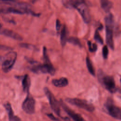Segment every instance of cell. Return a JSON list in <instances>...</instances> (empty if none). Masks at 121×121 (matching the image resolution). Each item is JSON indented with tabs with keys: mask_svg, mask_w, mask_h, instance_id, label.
Listing matches in <instances>:
<instances>
[{
	"mask_svg": "<svg viewBox=\"0 0 121 121\" xmlns=\"http://www.w3.org/2000/svg\"><path fill=\"white\" fill-rule=\"evenodd\" d=\"M106 29V42L109 47L114 49L113 40V29L114 25L113 17L111 13L108 14L104 18Z\"/></svg>",
	"mask_w": 121,
	"mask_h": 121,
	"instance_id": "obj_1",
	"label": "cell"
},
{
	"mask_svg": "<svg viewBox=\"0 0 121 121\" xmlns=\"http://www.w3.org/2000/svg\"><path fill=\"white\" fill-rule=\"evenodd\" d=\"M17 56L16 52H10L1 58V68L3 72L7 73L11 69L15 63Z\"/></svg>",
	"mask_w": 121,
	"mask_h": 121,
	"instance_id": "obj_2",
	"label": "cell"
},
{
	"mask_svg": "<svg viewBox=\"0 0 121 121\" xmlns=\"http://www.w3.org/2000/svg\"><path fill=\"white\" fill-rule=\"evenodd\" d=\"M98 78L102 85L111 93L116 91V86L113 78L110 76L105 75L103 71L99 70L98 72Z\"/></svg>",
	"mask_w": 121,
	"mask_h": 121,
	"instance_id": "obj_3",
	"label": "cell"
},
{
	"mask_svg": "<svg viewBox=\"0 0 121 121\" xmlns=\"http://www.w3.org/2000/svg\"><path fill=\"white\" fill-rule=\"evenodd\" d=\"M76 9L81 16L85 23L88 24L91 20V16L89 9L85 0H81L75 6Z\"/></svg>",
	"mask_w": 121,
	"mask_h": 121,
	"instance_id": "obj_4",
	"label": "cell"
},
{
	"mask_svg": "<svg viewBox=\"0 0 121 121\" xmlns=\"http://www.w3.org/2000/svg\"><path fill=\"white\" fill-rule=\"evenodd\" d=\"M66 101L71 104L74 105L88 112H93L95 109V107L92 104L84 100L78 98H69L66 99Z\"/></svg>",
	"mask_w": 121,
	"mask_h": 121,
	"instance_id": "obj_5",
	"label": "cell"
},
{
	"mask_svg": "<svg viewBox=\"0 0 121 121\" xmlns=\"http://www.w3.org/2000/svg\"><path fill=\"white\" fill-rule=\"evenodd\" d=\"M31 70L35 73H48L53 75L55 73V69L51 62H45V63L41 65H34L31 68Z\"/></svg>",
	"mask_w": 121,
	"mask_h": 121,
	"instance_id": "obj_6",
	"label": "cell"
},
{
	"mask_svg": "<svg viewBox=\"0 0 121 121\" xmlns=\"http://www.w3.org/2000/svg\"><path fill=\"white\" fill-rule=\"evenodd\" d=\"M44 91L45 94L48 99L50 106L52 110L58 116H60V108L59 102L57 101L53 95L48 89V88L45 87L44 88Z\"/></svg>",
	"mask_w": 121,
	"mask_h": 121,
	"instance_id": "obj_7",
	"label": "cell"
},
{
	"mask_svg": "<svg viewBox=\"0 0 121 121\" xmlns=\"http://www.w3.org/2000/svg\"><path fill=\"white\" fill-rule=\"evenodd\" d=\"M23 110L27 113L31 114L35 112V100L30 95H28L22 103Z\"/></svg>",
	"mask_w": 121,
	"mask_h": 121,
	"instance_id": "obj_8",
	"label": "cell"
},
{
	"mask_svg": "<svg viewBox=\"0 0 121 121\" xmlns=\"http://www.w3.org/2000/svg\"><path fill=\"white\" fill-rule=\"evenodd\" d=\"M106 108L109 114L112 117L121 120V109L114 105L111 101H108L106 104Z\"/></svg>",
	"mask_w": 121,
	"mask_h": 121,
	"instance_id": "obj_9",
	"label": "cell"
},
{
	"mask_svg": "<svg viewBox=\"0 0 121 121\" xmlns=\"http://www.w3.org/2000/svg\"><path fill=\"white\" fill-rule=\"evenodd\" d=\"M61 106L66 112L73 120L74 121H85L84 119L80 116V115L75 113L72 110L70 109L63 103H61Z\"/></svg>",
	"mask_w": 121,
	"mask_h": 121,
	"instance_id": "obj_10",
	"label": "cell"
},
{
	"mask_svg": "<svg viewBox=\"0 0 121 121\" xmlns=\"http://www.w3.org/2000/svg\"><path fill=\"white\" fill-rule=\"evenodd\" d=\"M0 34L6 36L13 38L15 40H17L18 41H21L23 40L22 37L21 35H20L19 34H18L17 33H16L15 32L12 30H11L8 29H1Z\"/></svg>",
	"mask_w": 121,
	"mask_h": 121,
	"instance_id": "obj_11",
	"label": "cell"
},
{
	"mask_svg": "<svg viewBox=\"0 0 121 121\" xmlns=\"http://www.w3.org/2000/svg\"><path fill=\"white\" fill-rule=\"evenodd\" d=\"M4 106L5 107L8 112L9 121H21V120L19 117L14 115L12 107L9 103L4 104Z\"/></svg>",
	"mask_w": 121,
	"mask_h": 121,
	"instance_id": "obj_12",
	"label": "cell"
},
{
	"mask_svg": "<svg viewBox=\"0 0 121 121\" xmlns=\"http://www.w3.org/2000/svg\"><path fill=\"white\" fill-rule=\"evenodd\" d=\"M30 79L29 76L27 74L25 75L22 80V85L23 91L25 92L28 93L29 90L30 86Z\"/></svg>",
	"mask_w": 121,
	"mask_h": 121,
	"instance_id": "obj_13",
	"label": "cell"
},
{
	"mask_svg": "<svg viewBox=\"0 0 121 121\" xmlns=\"http://www.w3.org/2000/svg\"><path fill=\"white\" fill-rule=\"evenodd\" d=\"M52 84L57 87H64L68 85V80L65 78H61L59 79H54L52 80Z\"/></svg>",
	"mask_w": 121,
	"mask_h": 121,
	"instance_id": "obj_14",
	"label": "cell"
},
{
	"mask_svg": "<svg viewBox=\"0 0 121 121\" xmlns=\"http://www.w3.org/2000/svg\"><path fill=\"white\" fill-rule=\"evenodd\" d=\"M67 35H68V30H67V27L65 26H64L60 32V38L61 44L62 46H65L67 41H68V39L67 38Z\"/></svg>",
	"mask_w": 121,
	"mask_h": 121,
	"instance_id": "obj_15",
	"label": "cell"
},
{
	"mask_svg": "<svg viewBox=\"0 0 121 121\" xmlns=\"http://www.w3.org/2000/svg\"><path fill=\"white\" fill-rule=\"evenodd\" d=\"M80 0H62V4L68 9H74L76 4Z\"/></svg>",
	"mask_w": 121,
	"mask_h": 121,
	"instance_id": "obj_16",
	"label": "cell"
},
{
	"mask_svg": "<svg viewBox=\"0 0 121 121\" xmlns=\"http://www.w3.org/2000/svg\"><path fill=\"white\" fill-rule=\"evenodd\" d=\"M100 5L102 9L105 12H108L112 7V3L109 0H100Z\"/></svg>",
	"mask_w": 121,
	"mask_h": 121,
	"instance_id": "obj_17",
	"label": "cell"
},
{
	"mask_svg": "<svg viewBox=\"0 0 121 121\" xmlns=\"http://www.w3.org/2000/svg\"><path fill=\"white\" fill-rule=\"evenodd\" d=\"M86 67L87 68V69H88L89 72H90V73L91 75L94 76L95 75L94 69L93 67V65L91 63V61L90 60L89 57H87L86 58Z\"/></svg>",
	"mask_w": 121,
	"mask_h": 121,
	"instance_id": "obj_18",
	"label": "cell"
},
{
	"mask_svg": "<svg viewBox=\"0 0 121 121\" xmlns=\"http://www.w3.org/2000/svg\"><path fill=\"white\" fill-rule=\"evenodd\" d=\"M68 42L69 43L74 44L75 45H78L79 46H81V44L79 39L75 37H70L68 39Z\"/></svg>",
	"mask_w": 121,
	"mask_h": 121,
	"instance_id": "obj_19",
	"label": "cell"
},
{
	"mask_svg": "<svg viewBox=\"0 0 121 121\" xmlns=\"http://www.w3.org/2000/svg\"><path fill=\"white\" fill-rule=\"evenodd\" d=\"M94 39L98 43H99L100 44H103V40L102 38L100 35H99L98 29L97 30H96V31L95 32V35H94Z\"/></svg>",
	"mask_w": 121,
	"mask_h": 121,
	"instance_id": "obj_20",
	"label": "cell"
},
{
	"mask_svg": "<svg viewBox=\"0 0 121 121\" xmlns=\"http://www.w3.org/2000/svg\"><path fill=\"white\" fill-rule=\"evenodd\" d=\"M89 50L91 52H94L97 49V45L95 43H92L91 42L88 41L87 43Z\"/></svg>",
	"mask_w": 121,
	"mask_h": 121,
	"instance_id": "obj_21",
	"label": "cell"
},
{
	"mask_svg": "<svg viewBox=\"0 0 121 121\" xmlns=\"http://www.w3.org/2000/svg\"><path fill=\"white\" fill-rule=\"evenodd\" d=\"M102 53H103V56L104 58L107 59L108 57V49L107 46L105 45L103 47V50H102Z\"/></svg>",
	"mask_w": 121,
	"mask_h": 121,
	"instance_id": "obj_22",
	"label": "cell"
},
{
	"mask_svg": "<svg viewBox=\"0 0 121 121\" xmlns=\"http://www.w3.org/2000/svg\"><path fill=\"white\" fill-rule=\"evenodd\" d=\"M19 45L21 47L23 48H26L27 49H33L35 48V46L33 45H31L30 44L28 43H22L19 44Z\"/></svg>",
	"mask_w": 121,
	"mask_h": 121,
	"instance_id": "obj_23",
	"label": "cell"
},
{
	"mask_svg": "<svg viewBox=\"0 0 121 121\" xmlns=\"http://www.w3.org/2000/svg\"><path fill=\"white\" fill-rule=\"evenodd\" d=\"M47 116L50 118L53 121H60L58 118H57L56 117H55L52 114V113H48L47 114Z\"/></svg>",
	"mask_w": 121,
	"mask_h": 121,
	"instance_id": "obj_24",
	"label": "cell"
},
{
	"mask_svg": "<svg viewBox=\"0 0 121 121\" xmlns=\"http://www.w3.org/2000/svg\"><path fill=\"white\" fill-rule=\"evenodd\" d=\"M61 25L59 19H57L56 21V29L57 31H59L60 29Z\"/></svg>",
	"mask_w": 121,
	"mask_h": 121,
	"instance_id": "obj_25",
	"label": "cell"
},
{
	"mask_svg": "<svg viewBox=\"0 0 121 121\" xmlns=\"http://www.w3.org/2000/svg\"><path fill=\"white\" fill-rule=\"evenodd\" d=\"M0 49H1V50H9L12 49V48H11L9 47H8V46H6L5 45H0Z\"/></svg>",
	"mask_w": 121,
	"mask_h": 121,
	"instance_id": "obj_26",
	"label": "cell"
},
{
	"mask_svg": "<svg viewBox=\"0 0 121 121\" xmlns=\"http://www.w3.org/2000/svg\"><path fill=\"white\" fill-rule=\"evenodd\" d=\"M2 1H3L4 3H11V2H16L17 0H0Z\"/></svg>",
	"mask_w": 121,
	"mask_h": 121,
	"instance_id": "obj_27",
	"label": "cell"
},
{
	"mask_svg": "<svg viewBox=\"0 0 121 121\" xmlns=\"http://www.w3.org/2000/svg\"><path fill=\"white\" fill-rule=\"evenodd\" d=\"M63 120H64L65 121H71L70 120V119H69L68 117H63Z\"/></svg>",
	"mask_w": 121,
	"mask_h": 121,
	"instance_id": "obj_28",
	"label": "cell"
},
{
	"mask_svg": "<svg viewBox=\"0 0 121 121\" xmlns=\"http://www.w3.org/2000/svg\"></svg>",
	"mask_w": 121,
	"mask_h": 121,
	"instance_id": "obj_29",
	"label": "cell"
}]
</instances>
